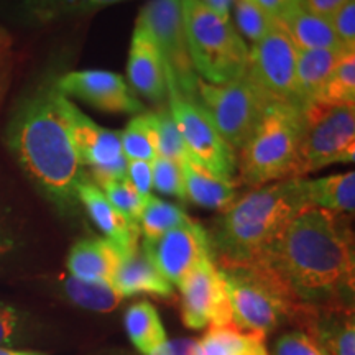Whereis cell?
I'll return each instance as SVG.
<instances>
[{"instance_id":"6da1fadb","label":"cell","mask_w":355,"mask_h":355,"mask_svg":"<svg viewBox=\"0 0 355 355\" xmlns=\"http://www.w3.org/2000/svg\"><path fill=\"white\" fill-rule=\"evenodd\" d=\"M308 303H344L354 291V239L344 214L306 206L261 260Z\"/></svg>"},{"instance_id":"7a4b0ae2","label":"cell","mask_w":355,"mask_h":355,"mask_svg":"<svg viewBox=\"0 0 355 355\" xmlns=\"http://www.w3.org/2000/svg\"><path fill=\"white\" fill-rule=\"evenodd\" d=\"M66 101L56 83L42 84L20 102L8 123L7 141L21 170L46 198L74 206L86 175L71 139Z\"/></svg>"},{"instance_id":"3957f363","label":"cell","mask_w":355,"mask_h":355,"mask_svg":"<svg viewBox=\"0 0 355 355\" xmlns=\"http://www.w3.org/2000/svg\"><path fill=\"white\" fill-rule=\"evenodd\" d=\"M298 181H277L239 198L209 237L214 260L247 263L263 259L291 217L306 207Z\"/></svg>"},{"instance_id":"277c9868","label":"cell","mask_w":355,"mask_h":355,"mask_svg":"<svg viewBox=\"0 0 355 355\" xmlns=\"http://www.w3.org/2000/svg\"><path fill=\"white\" fill-rule=\"evenodd\" d=\"M224 279L234 324L242 331L270 334L291 322L304 303L277 270L265 261H216Z\"/></svg>"},{"instance_id":"5b68a950","label":"cell","mask_w":355,"mask_h":355,"mask_svg":"<svg viewBox=\"0 0 355 355\" xmlns=\"http://www.w3.org/2000/svg\"><path fill=\"white\" fill-rule=\"evenodd\" d=\"M303 110L291 104H270L241 150V176L252 188L300 178Z\"/></svg>"},{"instance_id":"8992f818","label":"cell","mask_w":355,"mask_h":355,"mask_svg":"<svg viewBox=\"0 0 355 355\" xmlns=\"http://www.w3.org/2000/svg\"><path fill=\"white\" fill-rule=\"evenodd\" d=\"M181 15L196 74L211 84H225L247 74L248 48L229 19L201 0H181Z\"/></svg>"},{"instance_id":"52a82bcc","label":"cell","mask_w":355,"mask_h":355,"mask_svg":"<svg viewBox=\"0 0 355 355\" xmlns=\"http://www.w3.org/2000/svg\"><path fill=\"white\" fill-rule=\"evenodd\" d=\"M355 158V105L311 102L303 109L300 178Z\"/></svg>"},{"instance_id":"ba28073f","label":"cell","mask_w":355,"mask_h":355,"mask_svg":"<svg viewBox=\"0 0 355 355\" xmlns=\"http://www.w3.org/2000/svg\"><path fill=\"white\" fill-rule=\"evenodd\" d=\"M198 96L222 139L234 150H242L270 105L247 74L225 84H211L199 78Z\"/></svg>"},{"instance_id":"9c48e42d","label":"cell","mask_w":355,"mask_h":355,"mask_svg":"<svg viewBox=\"0 0 355 355\" xmlns=\"http://www.w3.org/2000/svg\"><path fill=\"white\" fill-rule=\"evenodd\" d=\"M135 25L141 26L157 43L165 63L166 78L186 99L199 102V76L186 42L181 0H150L140 10Z\"/></svg>"},{"instance_id":"30bf717a","label":"cell","mask_w":355,"mask_h":355,"mask_svg":"<svg viewBox=\"0 0 355 355\" xmlns=\"http://www.w3.org/2000/svg\"><path fill=\"white\" fill-rule=\"evenodd\" d=\"M168 104L188 152L212 175L230 180L237 166L234 148L222 139L201 102L188 101L166 78Z\"/></svg>"},{"instance_id":"8fae6325","label":"cell","mask_w":355,"mask_h":355,"mask_svg":"<svg viewBox=\"0 0 355 355\" xmlns=\"http://www.w3.org/2000/svg\"><path fill=\"white\" fill-rule=\"evenodd\" d=\"M296 58L298 50L278 21L248 50L247 76L270 104L300 107L296 96Z\"/></svg>"},{"instance_id":"7c38bea8","label":"cell","mask_w":355,"mask_h":355,"mask_svg":"<svg viewBox=\"0 0 355 355\" xmlns=\"http://www.w3.org/2000/svg\"><path fill=\"white\" fill-rule=\"evenodd\" d=\"M181 318L189 329L234 324L232 308L214 257L202 260L180 283Z\"/></svg>"},{"instance_id":"4fadbf2b","label":"cell","mask_w":355,"mask_h":355,"mask_svg":"<svg viewBox=\"0 0 355 355\" xmlns=\"http://www.w3.org/2000/svg\"><path fill=\"white\" fill-rule=\"evenodd\" d=\"M141 248L171 285H180L202 260L214 257L209 235L191 219L157 239H144Z\"/></svg>"},{"instance_id":"5bb4252c","label":"cell","mask_w":355,"mask_h":355,"mask_svg":"<svg viewBox=\"0 0 355 355\" xmlns=\"http://www.w3.org/2000/svg\"><path fill=\"white\" fill-rule=\"evenodd\" d=\"M56 87L66 97H76L94 109L109 114H146L125 79L110 71H71L56 79Z\"/></svg>"},{"instance_id":"9a60e30c","label":"cell","mask_w":355,"mask_h":355,"mask_svg":"<svg viewBox=\"0 0 355 355\" xmlns=\"http://www.w3.org/2000/svg\"><path fill=\"white\" fill-rule=\"evenodd\" d=\"M66 115H68L71 139L83 166L87 165L91 170H97V168L112 166L125 158L122 152L121 132L97 125L69 99L66 101Z\"/></svg>"},{"instance_id":"2e32d148","label":"cell","mask_w":355,"mask_h":355,"mask_svg":"<svg viewBox=\"0 0 355 355\" xmlns=\"http://www.w3.org/2000/svg\"><path fill=\"white\" fill-rule=\"evenodd\" d=\"M127 76L133 91L158 107L168 99L166 71L157 43L139 25H135L128 51Z\"/></svg>"},{"instance_id":"e0dca14e","label":"cell","mask_w":355,"mask_h":355,"mask_svg":"<svg viewBox=\"0 0 355 355\" xmlns=\"http://www.w3.org/2000/svg\"><path fill=\"white\" fill-rule=\"evenodd\" d=\"M78 201L83 202L92 222L105 235V239L122 252L123 257L140 247L139 241L141 232L139 224L128 220L125 216L115 209L99 186H96L87 178L79 184Z\"/></svg>"},{"instance_id":"ac0fdd59","label":"cell","mask_w":355,"mask_h":355,"mask_svg":"<svg viewBox=\"0 0 355 355\" xmlns=\"http://www.w3.org/2000/svg\"><path fill=\"white\" fill-rule=\"evenodd\" d=\"M122 259V252L107 239H83L71 248L66 265L78 279L112 283Z\"/></svg>"},{"instance_id":"d6986e66","label":"cell","mask_w":355,"mask_h":355,"mask_svg":"<svg viewBox=\"0 0 355 355\" xmlns=\"http://www.w3.org/2000/svg\"><path fill=\"white\" fill-rule=\"evenodd\" d=\"M186 201L196 206L225 212L239 199L237 188L230 180L212 175L196 158L188 155L181 162Z\"/></svg>"},{"instance_id":"ffe728a7","label":"cell","mask_w":355,"mask_h":355,"mask_svg":"<svg viewBox=\"0 0 355 355\" xmlns=\"http://www.w3.org/2000/svg\"><path fill=\"white\" fill-rule=\"evenodd\" d=\"M112 285L123 298L141 295V293L162 296V298L173 296V285L158 272L153 261L140 247L123 257L112 279Z\"/></svg>"},{"instance_id":"44dd1931","label":"cell","mask_w":355,"mask_h":355,"mask_svg":"<svg viewBox=\"0 0 355 355\" xmlns=\"http://www.w3.org/2000/svg\"><path fill=\"white\" fill-rule=\"evenodd\" d=\"M278 24L285 28L296 50H349L337 38L331 21L304 6L293 7Z\"/></svg>"},{"instance_id":"7402d4cb","label":"cell","mask_w":355,"mask_h":355,"mask_svg":"<svg viewBox=\"0 0 355 355\" xmlns=\"http://www.w3.org/2000/svg\"><path fill=\"white\" fill-rule=\"evenodd\" d=\"M301 198L306 206L322 207V209L352 214L355 209V173H340V175L319 178V180L298 181Z\"/></svg>"},{"instance_id":"603a6c76","label":"cell","mask_w":355,"mask_h":355,"mask_svg":"<svg viewBox=\"0 0 355 355\" xmlns=\"http://www.w3.org/2000/svg\"><path fill=\"white\" fill-rule=\"evenodd\" d=\"M354 50H298L296 58V96L303 110L314 101L319 89L343 60L345 53Z\"/></svg>"},{"instance_id":"cb8c5ba5","label":"cell","mask_w":355,"mask_h":355,"mask_svg":"<svg viewBox=\"0 0 355 355\" xmlns=\"http://www.w3.org/2000/svg\"><path fill=\"white\" fill-rule=\"evenodd\" d=\"M125 329L132 344L144 355L153 354L166 343V331L158 311L148 301H139L127 309Z\"/></svg>"},{"instance_id":"d4e9b609","label":"cell","mask_w":355,"mask_h":355,"mask_svg":"<svg viewBox=\"0 0 355 355\" xmlns=\"http://www.w3.org/2000/svg\"><path fill=\"white\" fill-rule=\"evenodd\" d=\"M121 0H20L19 10L30 24H50L61 19L99 10Z\"/></svg>"},{"instance_id":"484cf974","label":"cell","mask_w":355,"mask_h":355,"mask_svg":"<svg viewBox=\"0 0 355 355\" xmlns=\"http://www.w3.org/2000/svg\"><path fill=\"white\" fill-rule=\"evenodd\" d=\"M63 290L74 304L84 309L109 313L122 303L123 296L115 290L112 283L84 282L74 277L64 278Z\"/></svg>"},{"instance_id":"4316f807","label":"cell","mask_w":355,"mask_h":355,"mask_svg":"<svg viewBox=\"0 0 355 355\" xmlns=\"http://www.w3.org/2000/svg\"><path fill=\"white\" fill-rule=\"evenodd\" d=\"M261 332L242 331L235 324L229 326H209L199 340V355H239L257 343H263Z\"/></svg>"},{"instance_id":"83f0119b","label":"cell","mask_w":355,"mask_h":355,"mask_svg":"<svg viewBox=\"0 0 355 355\" xmlns=\"http://www.w3.org/2000/svg\"><path fill=\"white\" fill-rule=\"evenodd\" d=\"M313 102L326 105H355V50L345 53Z\"/></svg>"},{"instance_id":"f1b7e54d","label":"cell","mask_w":355,"mask_h":355,"mask_svg":"<svg viewBox=\"0 0 355 355\" xmlns=\"http://www.w3.org/2000/svg\"><path fill=\"white\" fill-rule=\"evenodd\" d=\"M122 152L127 159H140L152 163L158 157L157 135L152 121V114L135 115L125 130L121 132Z\"/></svg>"},{"instance_id":"f546056e","label":"cell","mask_w":355,"mask_h":355,"mask_svg":"<svg viewBox=\"0 0 355 355\" xmlns=\"http://www.w3.org/2000/svg\"><path fill=\"white\" fill-rule=\"evenodd\" d=\"M188 219V214L180 206L148 196L139 217V227L145 239H157L168 230L184 224Z\"/></svg>"},{"instance_id":"4dcf8cb0","label":"cell","mask_w":355,"mask_h":355,"mask_svg":"<svg viewBox=\"0 0 355 355\" xmlns=\"http://www.w3.org/2000/svg\"><path fill=\"white\" fill-rule=\"evenodd\" d=\"M150 114H152L155 135H157L158 157L181 163L188 157L189 152L170 109L162 105V107Z\"/></svg>"},{"instance_id":"1f68e13d","label":"cell","mask_w":355,"mask_h":355,"mask_svg":"<svg viewBox=\"0 0 355 355\" xmlns=\"http://www.w3.org/2000/svg\"><path fill=\"white\" fill-rule=\"evenodd\" d=\"M99 188L115 209L125 216L128 220L139 224V217L144 211L146 198L141 196L139 191L133 188L127 178L107 181V183L99 184Z\"/></svg>"},{"instance_id":"d6a6232c","label":"cell","mask_w":355,"mask_h":355,"mask_svg":"<svg viewBox=\"0 0 355 355\" xmlns=\"http://www.w3.org/2000/svg\"><path fill=\"white\" fill-rule=\"evenodd\" d=\"M235 20L239 30L250 40L252 43L260 42L275 25V20L257 7L252 0H235Z\"/></svg>"},{"instance_id":"836d02e7","label":"cell","mask_w":355,"mask_h":355,"mask_svg":"<svg viewBox=\"0 0 355 355\" xmlns=\"http://www.w3.org/2000/svg\"><path fill=\"white\" fill-rule=\"evenodd\" d=\"M153 173V188L158 193L166 194V196L180 198L186 201L184 196V180L181 163L171 162V159L157 157L152 162Z\"/></svg>"},{"instance_id":"e575fe53","label":"cell","mask_w":355,"mask_h":355,"mask_svg":"<svg viewBox=\"0 0 355 355\" xmlns=\"http://www.w3.org/2000/svg\"><path fill=\"white\" fill-rule=\"evenodd\" d=\"M275 355H327L316 340L301 331L282 336L275 344Z\"/></svg>"},{"instance_id":"d590c367","label":"cell","mask_w":355,"mask_h":355,"mask_svg":"<svg viewBox=\"0 0 355 355\" xmlns=\"http://www.w3.org/2000/svg\"><path fill=\"white\" fill-rule=\"evenodd\" d=\"M329 21L340 43L349 50H355V0H347Z\"/></svg>"},{"instance_id":"8d00e7d4","label":"cell","mask_w":355,"mask_h":355,"mask_svg":"<svg viewBox=\"0 0 355 355\" xmlns=\"http://www.w3.org/2000/svg\"><path fill=\"white\" fill-rule=\"evenodd\" d=\"M127 180L135 188L141 196H152L153 189V173L152 163L140 162V159H128L127 166Z\"/></svg>"},{"instance_id":"74e56055","label":"cell","mask_w":355,"mask_h":355,"mask_svg":"<svg viewBox=\"0 0 355 355\" xmlns=\"http://www.w3.org/2000/svg\"><path fill=\"white\" fill-rule=\"evenodd\" d=\"M20 316L12 306L0 303V344H7L19 331Z\"/></svg>"},{"instance_id":"f35d334b","label":"cell","mask_w":355,"mask_h":355,"mask_svg":"<svg viewBox=\"0 0 355 355\" xmlns=\"http://www.w3.org/2000/svg\"><path fill=\"white\" fill-rule=\"evenodd\" d=\"M150 355H199V344L194 339L166 340L162 347Z\"/></svg>"},{"instance_id":"ab89813d","label":"cell","mask_w":355,"mask_h":355,"mask_svg":"<svg viewBox=\"0 0 355 355\" xmlns=\"http://www.w3.org/2000/svg\"><path fill=\"white\" fill-rule=\"evenodd\" d=\"M257 7H260L270 19L279 21L293 7H298L293 3V0H252Z\"/></svg>"},{"instance_id":"60d3db41","label":"cell","mask_w":355,"mask_h":355,"mask_svg":"<svg viewBox=\"0 0 355 355\" xmlns=\"http://www.w3.org/2000/svg\"><path fill=\"white\" fill-rule=\"evenodd\" d=\"M345 2H347V0H304L303 6L308 8L309 12L329 20Z\"/></svg>"},{"instance_id":"b9f144b4","label":"cell","mask_w":355,"mask_h":355,"mask_svg":"<svg viewBox=\"0 0 355 355\" xmlns=\"http://www.w3.org/2000/svg\"><path fill=\"white\" fill-rule=\"evenodd\" d=\"M201 2L206 3L207 7L219 13V15L225 17V19H229L230 6H232L235 0H201Z\"/></svg>"},{"instance_id":"7bdbcfd3","label":"cell","mask_w":355,"mask_h":355,"mask_svg":"<svg viewBox=\"0 0 355 355\" xmlns=\"http://www.w3.org/2000/svg\"><path fill=\"white\" fill-rule=\"evenodd\" d=\"M239 355H268V350H266L265 340H263V343H257L254 345H250V347L242 350Z\"/></svg>"},{"instance_id":"ee69618b","label":"cell","mask_w":355,"mask_h":355,"mask_svg":"<svg viewBox=\"0 0 355 355\" xmlns=\"http://www.w3.org/2000/svg\"><path fill=\"white\" fill-rule=\"evenodd\" d=\"M0 355H20V352H12V350L0 347Z\"/></svg>"},{"instance_id":"f6af8a7d","label":"cell","mask_w":355,"mask_h":355,"mask_svg":"<svg viewBox=\"0 0 355 355\" xmlns=\"http://www.w3.org/2000/svg\"><path fill=\"white\" fill-rule=\"evenodd\" d=\"M293 3H295V6H303L304 0H293Z\"/></svg>"},{"instance_id":"bcb514c9","label":"cell","mask_w":355,"mask_h":355,"mask_svg":"<svg viewBox=\"0 0 355 355\" xmlns=\"http://www.w3.org/2000/svg\"><path fill=\"white\" fill-rule=\"evenodd\" d=\"M20 355H37V354H28V352H21Z\"/></svg>"},{"instance_id":"7dc6e473","label":"cell","mask_w":355,"mask_h":355,"mask_svg":"<svg viewBox=\"0 0 355 355\" xmlns=\"http://www.w3.org/2000/svg\"><path fill=\"white\" fill-rule=\"evenodd\" d=\"M0 232H2V222H0Z\"/></svg>"}]
</instances>
